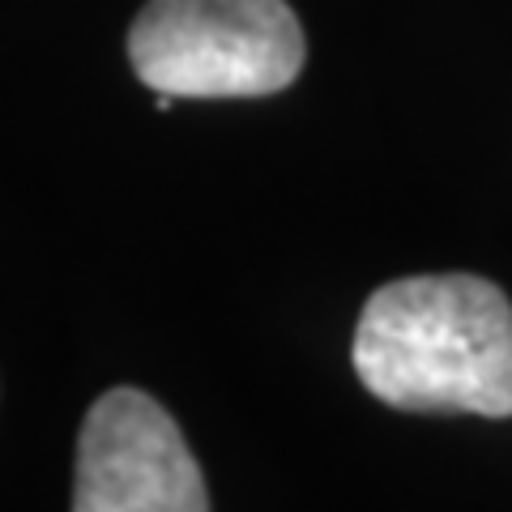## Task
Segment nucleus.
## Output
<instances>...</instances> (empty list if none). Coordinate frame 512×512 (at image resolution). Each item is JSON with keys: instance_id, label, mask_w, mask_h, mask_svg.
Instances as JSON below:
<instances>
[{"instance_id": "7ed1b4c3", "label": "nucleus", "mask_w": 512, "mask_h": 512, "mask_svg": "<svg viewBox=\"0 0 512 512\" xmlns=\"http://www.w3.org/2000/svg\"><path fill=\"white\" fill-rule=\"evenodd\" d=\"M73 512H210L184 431L150 393L111 389L86 410Z\"/></svg>"}, {"instance_id": "f257e3e1", "label": "nucleus", "mask_w": 512, "mask_h": 512, "mask_svg": "<svg viewBox=\"0 0 512 512\" xmlns=\"http://www.w3.org/2000/svg\"><path fill=\"white\" fill-rule=\"evenodd\" d=\"M355 372L410 414H512V303L478 274L384 282L355 325Z\"/></svg>"}, {"instance_id": "f03ea898", "label": "nucleus", "mask_w": 512, "mask_h": 512, "mask_svg": "<svg viewBox=\"0 0 512 512\" xmlns=\"http://www.w3.org/2000/svg\"><path fill=\"white\" fill-rule=\"evenodd\" d=\"M303 56V26L286 0H146L128 26L133 73L175 99L278 94Z\"/></svg>"}]
</instances>
